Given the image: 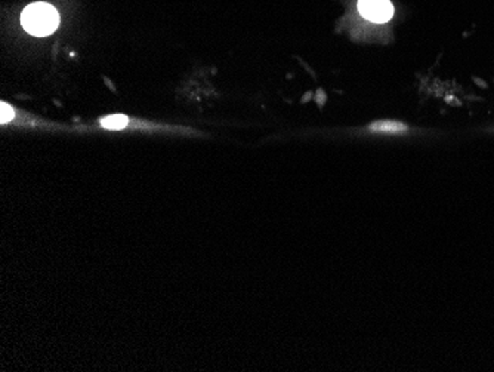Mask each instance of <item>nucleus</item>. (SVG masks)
<instances>
[{
  "mask_svg": "<svg viewBox=\"0 0 494 372\" xmlns=\"http://www.w3.org/2000/svg\"><path fill=\"white\" fill-rule=\"evenodd\" d=\"M21 24L25 32L33 36H48L54 33L59 24V15L49 4L28 5L21 13Z\"/></svg>",
  "mask_w": 494,
  "mask_h": 372,
  "instance_id": "obj_1",
  "label": "nucleus"
},
{
  "mask_svg": "<svg viewBox=\"0 0 494 372\" xmlns=\"http://www.w3.org/2000/svg\"><path fill=\"white\" fill-rule=\"evenodd\" d=\"M358 12L371 23L383 24L393 18L394 6L389 0H360Z\"/></svg>",
  "mask_w": 494,
  "mask_h": 372,
  "instance_id": "obj_2",
  "label": "nucleus"
},
{
  "mask_svg": "<svg viewBox=\"0 0 494 372\" xmlns=\"http://www.w3.org/2000/svg\"><path fill=\"white\" fill-rule=\"evenodd\" d=\"M369 131L374 133H404L409 131V126L397 121H378L369 126Z\"/></svg>",
  "mask_w": 494,
  "mask_h": 372,
  "instance_id": "obj_3",
  "label": "nucleus"
},
{
  "mask_svg": "<svg viewBox=\"0 0 494 372\" xmlns=\"http://www.w3.org/2000/svg\"><path fill=\"white\" fill-rule=\"evenodd\" d=\"M129 124V119L126 116L122 114H116V116H109L101 119V125L104 128L109 129H122Z\"/></svg>",
  "mask_w": 494,
  "mask_h": 372,
  "instance_id": "obj_4",
  "label": "nucleus"
},
{
  "mask_svg": "<svg viewBox=\"0 0 494 372\" xmlns=\"http://www.w3.org/2000/svg\"><path fill=\"white\" fill-rule=\"evenodd\" d=\"M0 107H2V109H0V112H2V113H0V122H2V124L11 122L12 119H13V109L11 106H8V104H5V102H2V106H0Z\"/></svg>",
  "mask_w": 494,
  "mask_h": 372,
  "instance_id": "obj_5",
  "label": "nucleus"
}]
</instances>
